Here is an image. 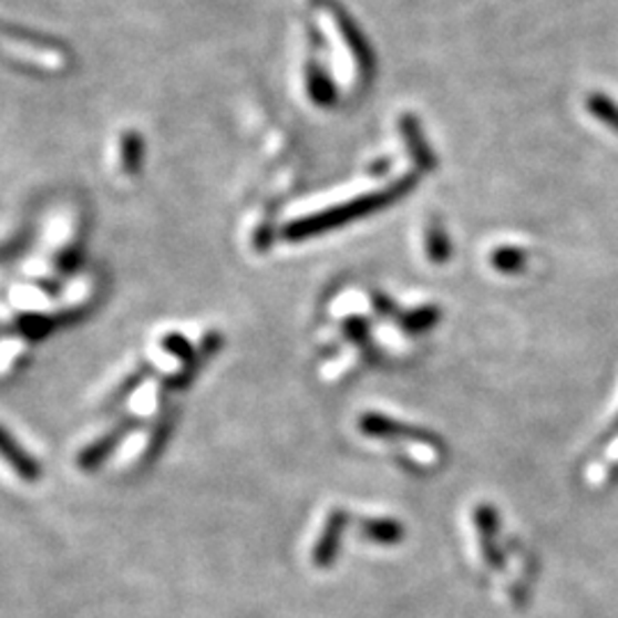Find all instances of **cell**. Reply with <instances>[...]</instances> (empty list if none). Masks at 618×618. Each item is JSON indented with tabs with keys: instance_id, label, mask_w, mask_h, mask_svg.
Wrapping results in <instances>:
<instances>
[{
	"instance_id": "obj_1",
	"label": "cell",
	"mask_w": 618,
	"mask_h": 618,
	"mask_svg": "<svg viewBox=\"0 0 618 618\" xmlns=\"http://www.w3.org/2000/svg\"><path fill=\"white\" fill-rule=\"evenodd\" d=\"M0 53H8L14 60L38 64L42 69L66 66V53L62 49L44 44L38 38H30V34L8 30L6 25H0Z\"/></svg>"
},
{
	"instance_id": "obj_2",
	"label": "cell",
	"mask_w": 618,
	"mask_h": 618,
	"mask_svg": "<svg viewBox=\"0 0 618 618\" xmlns=\"http://www.w3.org/2000/svg\"><path fill=\"white\" fill-rule=\"evenodd\" d=\"M408 188V182H403L401 186L396 188H390L385 193H375V195H369V197H362V199H356L347 206H341V209H334L332 214H326V216H319V218H307V220H300L296 225H291L287 229V236L289 238H302V236H309V234H315V231H323L326 227H332L337 223H343V220H351L356 216H362L367 212H371L373 206L378 209V206H383L388 204L392 197H396L401 190Z\"/></svg>"
},
{
	"instance_id": "obj_3",
	"label": "cell",
	"mask_w": 618,
	"mask_h": 618,
	"mask_svg": "<svg viewBox=\"0 0 618 618\" xmlns=\"http://www.w3.org/2000/svg\"><path fill=\"white\" fill-rule=\"evenodd\" d=\"M330 17H332V21L337 25V32L341 34L343 44H347V49L351 51L353 60L358 62L356 66H360V72L364 76H369L371 69H373V53L369 49L367 38L360 32V28L353 23V19L347 12H343V8L330 3Z\"/></svg>"
},
{
	"instance_id": "obj_4",
	"label": "cell",
	"mask_w": 618,
	"mask_h": 618,
	"mask_svg": "<svg viewBox=\"0 0 618 618\" xmlns=\"http://www.w3.org/2000/svg\"><path fill=\"white\" fill-rule=\"evenodd\" d=\"M0 459H3L23 481H38L42 474L40 465L21 450V444L3 426H0Z\"/></svg>"
},
{
	"instance_id": "obj_5",
	"label": "cell",
	"mask_w": 618,
	"mask_h": 618,
	"mask_svg": "<svg viewBox=\"0 0 618 618\" xmlns=\"http://www.w3.org/2000/svg\"><path fill=\"white\" fill-rule=\"evenodd\" d=\"M401 133L405 137V145L410 147L412 156H415L420 161V165L424 167H431L433 165V152L429 150L426 141L422 137V131H420V124L415 117H410V115H403L401 117Z\"/></svg>"
},
{
	"instance_id": "obj_6",
	"label": "cell",
	"mask_w": 618,
	"mask_h": 618,
	"mask_svg": "<svg viewBox=\"0 0 618 618\" xmlns=\"http://www.w3.org/2000/svg\"><path fill=\"white\" fill-rule=\"evenodd\" d=\"M307 90L315 103H321V106H330L334 101V85L317 62H309L307 66Z\"/></svg>"
},
{
	"instance_id": "obj_7",
	"label": "cell",
	"mask_w": 618,
	"mask_h": 618,
	"mask_svg": "<svg viewBox=\"0 0 618 618\" xmlns=\"http://www.w3.org/2000/svg\"><path fill=\"white\" fill-rule=\"evenodd\" d=\"M341 515H332L330 518V525L326 529V534L321 536L317 549H315V564L326 568L334 562V555H337V547H339V532H341Z\"/></svg>"
},
{
	"instance_id": "obj_8",
	"label": "cell",
	"mask_w": 618,
	"mask_h": 618,
	"mask_svg": "<svg viewBox=\"0 0 618 618\" xmlns=\"http://www.w3.org/2000/svg\"><path fill=\"white\" fill-rule=\"evenodd\" d=\"M587 111L602 122L605 126H609L611 131L618 133V103L614 99H609L602 92H591L587 96Z\"/></svg>"
},
{
	"instance_id": "obj_9",
	"label": "cell",
	"mask_w": 618,
	"mask_h": 618,
	"mask_svg": "<svg viewBox=\"0 0 618 618\" xmlns=\"http://www.w3.org/2000/svg\"><path fill=\"white\" fill-rule=\"evenodd\" d=\"M122 167L124 172H133L137 165H141V156H143V141H141V135L128 131L124 133L122 137Z\"/></svg>"
},
{
	"instance_id": "obj_10",
	"label": "cell",
	"mask_w": 618,
	"mask_h": 618,
	"mask_svg": "<svg viewBox=\"0 0 618 618\" xmlns=\"http://www.w3.org/2000/svg\"><path fill=\"white\" fill-rule=\"evenodd\" d=\"M364 536L373 543H396L401 538V527L392 521H371L364 525Z\"/></svg>"
},
{
	"instance_id": "obj_11",
	"label": "cell",
	"mask_w": 618,
	"mask_h": 618,
	"mask_svg": "<svg viewBox=\"0 0 618 618\" xmlns=\"http://www.w3.org/2000/svg\"><path fill=\"white\" fill-rule=\"evenodd\" d=\"M521 261H525V255L515 253V250H499V253L493 257V264H495L499 270H515V268H521Z\"/></svg>"
}]
</instances>
